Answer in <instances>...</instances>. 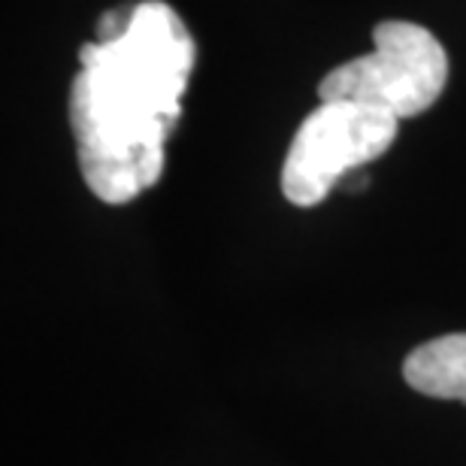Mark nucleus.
Returning <instances> with one entry per match:
<instances>
[{"label":"nucleus","instance_id":"obj_1","mask_svg":"<svg viewBox=\"0 0 466 466\" xmlns=\"http://www.w3.org/2000/svg\"><path fill=\"white\" fill-rule=\"evenodd\" d=\"M79 61L67 104L79 170L97 200L121 207L161 179L198 46L170 4L143 0L104 15Z\"/></svg>","mask_w":466,"mask_h":466},{"label":"nucleus","instance_id":"obj_2","mask_svg":"<svg viewBox=\"0 0 466 466\" xmlns=\"http://www.w3.org/2000/svg\"><path fill=\"white\" fill-rule=\"evenodd\" d=\"M449 86V52L424 25L388 18L372 27V52L319 82L321 100H351L394 118L427 113Z\"/></svg>","mask_w":466,"mask_h":466},{"label":"nucleus","instance_id":"obj_3","mask_svg":"<svg viewBox=\"0 0 466 466\" xmlns=\"http://www.w3.org/2000/svg\"><path fill=\"white\" fill-rule=\"evenodd\" d=\"M400 118L351 100H321L300 121L282 164V194L294 207H319L349 170L394 146Z\"/></svg>","mask_w":466,"mask_h":466},{"label":"nucleus","instance_id":"obj_4","mask_svg":"<svg viewBox=\"0 0 466 466\" xmlns=\"http://www.w3.org/2000/svg\"><path fill=\"white\" fill-rule=\"evenodd\" d=\"M403 379L418 394L436 400H466V333L421 342L403 360Z\"/></svg>","mask_w":466,"mask_h":466}]
</instances>
